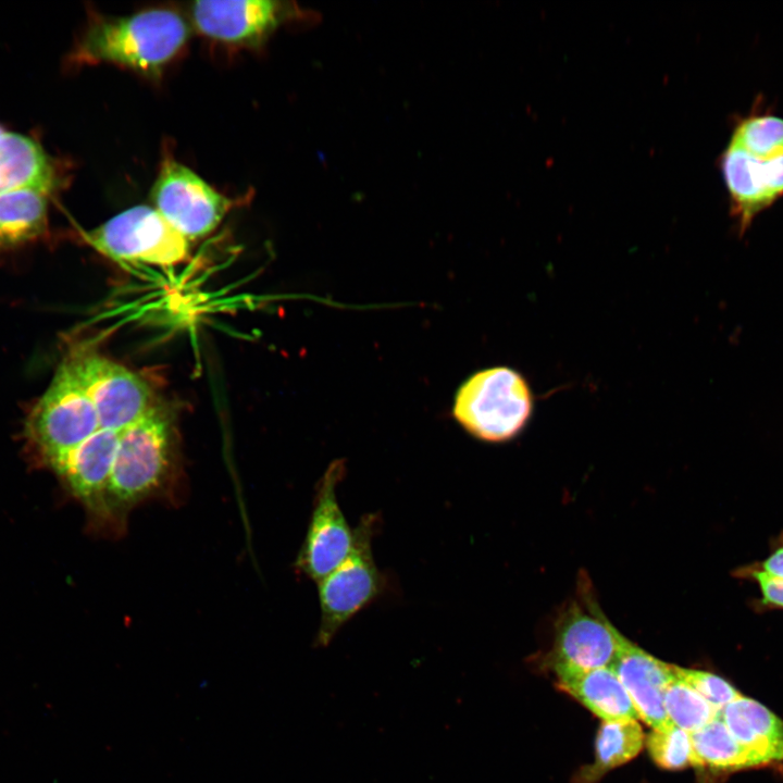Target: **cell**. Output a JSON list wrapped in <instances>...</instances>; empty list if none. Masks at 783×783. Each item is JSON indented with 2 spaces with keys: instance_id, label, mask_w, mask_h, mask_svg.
<instances>
[{
  "instance_id": "cell-1",
  "label": "cell",
  "mask_w": 783,
  "mask_h": 783,
  "mask_svg": "<svg viewBox=\"0 0 783 783\" xmlns=\"http://www.w3.org/2000/svg\"><path fill=\"white\" fill-rule=\"evenodd\" d=\"M188 35L186 21L167 9L127 16H95L76 44L71 61L113 63L157 76L185 46Z\"/></svg>"
},
{
  "instance_id": "cell-2",
  "label": "cell",
  "mask_w": 783,
  "mask_h": 783,
  "mask_svg": "<svg viewBox=\"0 0 783 783\" xmlns=\"http://www.w3.org/2000/svg\"><path fill=\"white\" fill-rule=\"evenodd\" d=\"M98 430L96 409L66 358L30 409L25 436L41 461L58 473L71 452Z\"/></svg>"
},
{
  "instance_id": "cell-3",
  "label": "cell",
  "mask_w": 783,
  "mask_h": 783,
  "mask_svg": "<svg viewBox=\"0 0 783 783\" xmlns=\"http://www.w3.org/2000/svg\"><path fill=\"white\" fill-rule=\"evenodd\" d=\"M533 409V394L525 377L511 368L493 366L463 382L452 413L470 435L502 443L521 433Z\"/></svg>"
},
{
  "instance_id": "cell-4",
  "label": "cell",
  "mask_w": 783,
  "mask_h": 783,
  "mask_svg": "<svg viewBox=\"0 0 783 783\" xmlns=\"http://www.w3.org/2000/svg\"><path fill=\"white\" fill-rule=\"evenodd\" d=\"M172 467L171 427L154 407L121 432L108 484V505L129 508L156 494L169 478Z\"/></svg>"
},
{
  "instance_id": "cell-5",
  "label": "cell",
  "mask_w": 783,
  "mask_h": 783,
  "mask_svg": "<svg viewBox=\"0 0 783 783\" xmlns=\"http://www.w3.org/2000/svg\"><path fill=\"white\" fill-rule=\"evenodd\" d=\"M378 524L377 514L363 515L353 529L348 557L318 582L321 619L314 646L326 647L341 626L382 594L385 579L372 552Z\"/></svg>"
},
{
  "instance_id": "cell-6",
  "label": "cell",
  "mask_w": 783,
  "mask_h": 783,
  "mask_svg": "<svg viewBox=\"0 0 783 783\" xmlns=\"http://www.w3.org/2000/svg\"><path fill=\"white\" fill-rule=\"evenodd\" d=\"M83 237L98 252L121 262L170 268L189 253V240L147 206L129 208Z\"/></svg>"
},
{
  "instance_id": "cell-7",
  "label": "cell",
  "mask_w": 783,
  "mask_h": 783,
  "mask_svg": "<svg viewBox=\"0 0 783 783\" xmlns=\"http://www.w3.org/2000/svg\"><path fill=\"white\" fill-rule=\"evenodd\" d=\"M554 630L544 663L555 674L611 668L625 639L584 586L582 598L560 610Z\"/></svg>"
},
{
  "instance_id": "cell-8",
  "label": "cell",
  "mask_w": 783,
  "mask_h": 783,
  "mask_svg": "<svg viewBox=\"0 0 783 783\" xmlns=\"http://www.w3.org/2000/svg\"><path fill=\"white\" fill-rule=\"evenodd\" d=\"M67 358L96 409L100 428L122 432L156 407L147 382L123 364L87 351Z\"/></svg>"
},
{
  "instance_id": "cell-9",
  "label": "cell",
  "mask_w": 783,
  "mask_h": 783,
  "mask_svg": "<svg viewBox=\"0 0 783 783\" xmlns=\"http://www.w3.org/2000/svg\"><path fill=\"white\" fill-rule=\"evenodd\" d=\"M154 209L188 240L211 233L233 206L184 164L166 159L151 190Z\"/></svg>"
},
{
  "instance_id": "cell-10",
  "label": "cell",
  "mask_w": 783,
  "mask_h": 783,
  "mask_svg": "<svg viewBox=\"0 0 783 783\" xmlns=\"http://www.w3.org/2000/svg\"><path fill=\"white\" fill-rule=\"evenodd\" d=\"M345 473V462L335 460L319 481L310 523L297 557V569L316 583L348 557L353 545L355 532L336 494Z\"/></svg>"
},
{
  "instance_id": "cell-11",
  "label": "cell",
  "mask_w": 783,
  "mask_h": 783,
  "mask_svg": "<svg viewBox=\"0 0 783 783\" xmlns=\"http://www.w3.org/2000/svg\"><path fill=\"white\" fill-rule=\"evenodd\" d=\"M287 3L273 0H201L190 17L202 35L227 45H261L288 17Z\"/></svg>"
},
{
  "instance_id": "cell-12",
  "label": "cell",
  "mask_w": 783,
  "mask_h": 783,
  "mask_svg": "<svg viewBox=\"0 0 783 783\" xmlns=\"http://www.w3.org/2000/svg\"><path fill=\"white\" fill-rule=\"evenodd\" d=\"M721 169L731 214L742 232L783 196V153H750L728 144Z\"/></svg>"
},
{
  "instance_id": "cell-13",
  "label": "cell",
  "mask_w": 783,
  "mask_h": 783,
  "mask_svg": "<svg viewBox=\"0 0 783 783\" xmlns=\"http://www.w3.org/2000/svg\"><path fill=\"white\" fill-rule=\"evenodd\" d=\"M611 669L627 692L639 719L654 730L673 725L663 703L666 686L674 676L673 664L656 658L625 637Z\"/></svg>"
},
{
  "instance_id": "cell-14",
  "label": "cell",
  "mask_w": 783,
  "mask_h": 783,
  "mask_svg": "<svg viewBox=\"0 0 783 783\" xmlns=\"http://www.w3.org/2000/svg\"><path fill=\"white\" fill-rule=\"evenodd\" d=\"M121 432L98 430L71 452L57 473L71 492L99 515L111 513L108 484Z\"/></svg>"
},
{
  "instance_id": "cell-15",
  "label": "cell",
  "mask_w": 783,
  "mask_h": 783,
  "mask_svg": "<svg viewBox=\"0 0 783 783\" xmlns=\"http://www.w3.org/2000/svg\"><path fill=\"white\" fill-rule=\"evenodd\" d=\"M58 184L54 160L37 139L4 127L0 130V194L23 187L54 191Z\"/></svg>"
},
{
  "instance_id": "cell-16",
  "label": "cell",
  "mask_w": 783,
  "mask_h": 783,
  "mask_svg": "<svg viewBox=\"0 0 783 783\" xmlns=\"http://www.w3.org/2000/svg\"><path fill=\"white\" fill-rule=\"evenodd\" d=\"M732 736L765 765L783 760V721L753 698L739 696L719 711Z\"/></svg>"
},
{
  "instance_id": "cell-17",
  "label": "cell",
  "mask_w": 783,
  "mask_h": 783,
  "mask_svg": "<svg viewBox=\"0 0 783 783\" xmlns=\"http://www.w3.org/2000/svg\"><path fill=\"white\" fill-rule=\"evenodd\" d=\"M557 686L602 721L639 719L631 698L611 668L556 674Z\"/></svg>"
},
{
  "instance_id": "cell-18",
  "label": "cell",
  "mask_w": 783,
  "mask_h": 783,
  "mask_svg": "<svg viewBox=\"0 0 783 783\" xmlns=\"http://www.w3.org/2000/svg\"><path fill=\"white\" fill-rule=\"evenodd\" d=\"M52 194L41 187H23L0 194V250L32 243L45 235Z\"/></svg>"
},
{
  "instance_id": "cell-19",
  "label": "cell",
  "mask_w": 783,
  "mask_h": 783,
  "mask_svg": "<svg viewBox=\"0 0 783 783\" xmlns=\"http://www.w3.org/2000/svg\"><path fill=\"white\" fill-rule=\"evenodd\" d=\"M645 735L636 719L602 721L595 741V759L582 767L574 783H597L607 772L634 759Z\"/></svg>"
},
{
  "instance_id": "cell-20",
  "label": "cell",
  "mask_w": 783,
  "mask_h": 783,
  "mask_svg": "<svg viewBox=\"0 0 783 783\" xmlns=\"http://www.w3.org/2000/svg\"><path fill=\"white\" fill-rule=\"evenodd\" d=\"M691 765L718 771H735L765 765L762 759L739 744L718 716L704 728L689 733Z\"/></svg>"
},
{
  "instance_id": "cell-21",
  "label": "cell",
  "mask_w": 783,
  "mask_h": 783,
  "mask_svg": "<svg viewBox=\"0 0 783 783\" xmlns=\"http://www.w3.org/2000/svg\"><path fill=\"white\" fill-rule=\"evenodd\" d=\"M663 703L671 723L687 733L704 728L720 711L675 675L666 686Z\"/></svg>"
},
{
  "instance_id": "cell-22",
  "label": "cell",
  "mask_w": 783,
  "mask_h": 783,
  "mask_svg": "<svg viewBox=\"0 0 783 783\" xmlns=\"http://www.w3.org/2000/svg\"><path fill=\"white\" fill-rule=\"evenodd\" d=\"M729 144L750 153H783V117L750 114L736 124Z\"/></svg>"
},
{
  "instance_id": "cell-23",
  "label": "cell",
  "mask_w": 783,
  "mask_h": 783,
  "mask_svg": "<svg viewBox=\"0 0 783 783\" xmlns=\"http://www.w3.org/2000/svg\"><path fill=\"white\" fill-rule=\"evenodd\" d=\"M645 743L650 758L662 769L681 770L691 765L689 733L675 725L667 730H652Z\"/></svg>"
},
{
  "instance_id": "cell-24",
  "label": "cell",
  "mask_w": 783,
  "mask_h": 783,
  "mask_svg": "<svg viewBox=\"0 0 783 783\" xmlns=\"http://www.w3.org/2000/svg\"><path fill=\"white\" fill-rule=\"evenodd\" d=\"M673 672L678 680L688 685L719 710L741 696L734 686L713 673L674 664Z\"/></svg>"
},
{
  "instance_id": "cell-25",
  "label": "cell",
  "mask_w": 783,
  "mask_h": 783,
  "mask_svg": "<svg viewBox=\"0 0 783 783\" xmlns=\"http://www.w3.org/2000/svg\"><path fill=\"white\" fill-rule=\"evenodd\" d=\"M759 583L765 604L783 608V581L768 576L761 571L754 573Z\"/></svg>"
},
{
  "instance_id": "cell-26",
  "label": "cell",
  "mask_w": 783,
  "mask_h": 783,
  "mask_svg": "<svg viewBox=\"0 0 783 783\" xmlns=\"http://www.w3.org/2000/svg\"><path fill=\"white\" fill-rule=\"evenodd\" d=\"M760 571L770 577L783 581V547L779 548L763 561L762 570Z\"/></svg>"
},
{
  "instance_id": "cell-27",
  "label": "cell",
  "mask_w": 783,
  "mask_h": 783,
  "mask_svg": "<svg viewBox=\"0 0 783 783\" xmlns=\"http://www.w3.org/2000/svg\"><path fill=\"white\" fill-rule=\"evenodd\" d=\"M3 128V125L0 124V130Z\"/></svg>"
}]
</instances>
